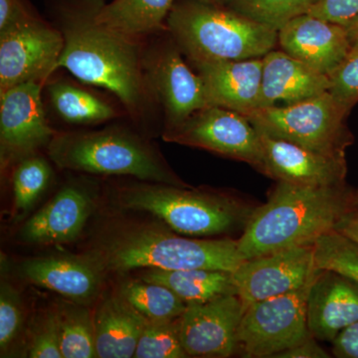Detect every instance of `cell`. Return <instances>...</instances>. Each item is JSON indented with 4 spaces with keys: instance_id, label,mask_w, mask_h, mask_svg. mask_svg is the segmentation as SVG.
Listing matches in <instances>:
<instances>
[{
    "instance_id": "1",
    "label": "cell",
    "mask_w": 358,
    "mask_h": 358,
    "mask_svg": "<svg viewBox=\"0 0 358 358\" xmlns=\"http://www.w3.org/2000/svg\"><path fill=\"white\" fill-rule=\"evenodd\" d=\"M101 2L75 0L61 9L57 27L65 45L58 69L112 92L129 115L141 119L155 102L145 79L143 44L99 22Z\"/></svg>"
},
{
    "instance_id": "2",
    "label": "cell",
    "mask_w": 358,
    "mask_h": 358,
    "mask_svg": "<svg viewBox=\"0 0 358 358\" xmlns=\"http://www.w3.org/2000/svg\"><path fill=\"white\" fill-rule=\"evenodd\" d=\"M357 203V192L346 183L313 186L278 181L268 201L250 216L243 234L237 240L238 252L246 261L313 245L336 230Z\"/></svg>"
},
{
    "instance_id": "3",
    "label": "cell",
    "mask_w": 358,
    "mask_h": 358,
    "mask_svg": "<svg viewBox=\"0 0 358 358\" xmlns=\"http://www.w3.org/2000/svg\"><path fill=\"white\" fill-rule=\"evenodd\" d=\"M91 259L96 267L114 272L148 267L210 268L233 273L244 262L238 252L237 240H192L148 227L117 233Z\"/></svg>"
},
{
    "instance_id": "4",
    "label": "cell",
    "mask_w": 358,
    "mask_h": 358,
    "mask_svg": "<svg viewBox=\"0 0 358 358\" xmlns=\"http://www.w3.org/2000/svg\"><path fill=\"white\" fill-rule=\"evenodd\" d=\"M166 21L171 39L192 62L262 58L278 44L272 28L205 4L174 7Z\"/></svg>"
},
{
    "instance_id": "5",
    "label": "cell",
    "mask_w": 358,
    "mask_h": 358,
    "mask_svg": "<svg viewBox=\"0 0 358 358\" xmlns=\"http://www.w3.org/2000/svg\"><path fill=\"white\" fill-rule=\"evenodd\" d=\"M49 155L59 167L96 174L131 176L183 186L145 141L119 129L55 136Z\"/></svg>"
},
{
    "instance_id": "6",
    "label": "cell",
    "mask_w": 358,
    "mask_h": 358,
    "mask_svg": "<svg viewBox=\"0 0 358 358\" xmlns=\"http://www.w3.org/2000/svg\"><path fill=\"white\" fill-rule=\"evenodd\" d=\"M120 199L127 208L154 214L176 232L190 236L245 227L255 209L236 199L162 183L128 188Z\"/></svg>"
},
{
    "instance_id": "7",
    "label": "cell",
    "mask_w": 358,
    "mask_h": 358,
    "mask_svg": "<svg viewBox=\"0 0 358 358\" xmlns=\"http://www.w3.org/2000/svg\"><path fill=\"white\" fill-rule=\"evenodd\" d=\"M348 110L329 92L286 107L264 108L246 115L259 133L313 152L345 157L352 134L345 126Z\"/></svg>"
},
{
    "instance_id": "8",
    "label": "cell",
    "mask_w": 358,
    "mask_h": 358,
    "mask_svg": "<svg viewBox=\"0 0 358 358\" xmlns=\"http://www.w3.org/2000/svg\"><path fill=\"white\" fill-rule=\"evenodd\" d=\"M313 280L291 293L246 306L237 336V350L244 357L275 358L313 338L307 315Z\"/></svg>"
},
{
    "instance_id": "9",
    "label": "cell",
    "mask_w": 358,
    "mask_h": 358,
    "mask_svg": "<svg viewBox=\"0 0 358 358\" xmlns=\"http://www.w3.org/2000/svg\"><path fill=\"white\" fill-rule=\"evenodd\" d=\"M64 45L58 27L31 15L0 32V93L29 82L45 84L58 69Z\"/></svg>"
},
{
    "instance_id": "10",
    "label": "cell",
    "mask_w": 358,
    "mask_h": 358,
    "mask_svg": "<svg viewBox=\"0 0 358 358\" xmlns=\"http://www.w3.org/2000/svg\"><path fill=\"white\" fill-rule=\"evenodd\" d=\"M164 140L204 148L247 162L260 169L262 145L258 129L246 115L209 106L197 110L176 128L164 131Z\"/></svg>"
},
{
    "instance_id": "11",
    "label": "cell",
    "mask_w": 358,
    "mask_h": 358,
    "mask_svg": "<svg viewBox=\"0 0 358 358\" xmlns=\"http://www.w3.org/2000/svg\"><path fill=\"white\" fill-rule=\"evenodd\" d=\"M180 53L171 39L147 49L143 55L145 79L155 102L164 110L166 131L210 106L201 78L190 69Z\"/></svg>"
},
{
    "instance_id": "12",
    "label": "cell",
    "mask_w": 358,
    "mask_h": 358,
    "mask_svg": "<svg viewBox=\"0 0 358 358\" xmlns=\"http://www.w3.org/2000/svg\"><path fill=\"white\" fill-rule=\"evenodd\" d=\"M44 84L29 82L0 93V155L2 166L33 155L55 136L42 102Z\"/></svg>"
},
{
    "instance_id": "13",
    "label": "cell",
    "mask_w": 358,
    "mask_h": 358,
    "mask_svg": "<svg viewBox=\"0 0 358 358\" xmlns=\"http://www.w3.org/2000/svg\"><path fill=\"white\" fill-rule=\"evenodd\" d=\"M317 271L315 247L308 245L244 261L233 277L238 296L248 306L303 288Z\"/></svg>"
},
{
    "instance_id": "14",
    "label": "cell",
    "mask_w": 358,
    "mask_h": 358,
    "mask_svg": "<svg viewBox=\"0 0 358 358\" xmlns=\"http://www.w3.org/2000/svg\"><path fill=\"white\" fill-rule=\"evenodd\" d=\"M245 310L246 305L238 294L187 305L180 319L181 341L187 357L234 355Z\"/></svg>"
},
{
    "instance_id": "15",
    "label": "cell",
    "mask_w": 358,
    "mask_h": 358,
    "mask_svg": "<svg viewBox=\"0 0 358 358\" xmlns=\"http://www.w3.org/2000/svg\"><path fill=\"white\" fill-rule=\"evenodd\" d=\"M262 166L268 178L292 185L329 186L345 183V157L313 152L260 133Z\"/></svg>"
},
{
    "instance_id": "16",
    "label": "cell",
    "mask_w": 358,
    "mask_h": 358,
    "mask_svg": "<svg viewBox=\"0 0 358 358\" xmlns=\"http://www.w3.org/2000/svg\"><path fill=\"white\" fill-rule=\"evenodd\" d=\"M278 43L292 57L329 77L352 47L345 26L308 13L282 26L278 31Z\"/></svg>"
},
{
    "instance_id": "17",
    "label": "cell",
    "mask_w": 358,
    "mask_h": 358,
    "mask_svg": "<svg viewBox=\"0 0 358 358\" xmlns=\"http://www.w3.org/2000/svg\"><path fill=\"white\" fill-rule=\"evenodd\" d=\"M307 315L313 338L333 343L343 329L358 322V282L319 268L308 292Z\"/></svg>"
},
{
    "instance_id": "18",
    "label": "cell",
    "mask_w": 358,
    "mask_h": 358,
    "mask_svg": "<svg viewBox=\"0 0 358 358\" xmlns=\"http://www.w3.org/2000/svg\"><path fill=\"white\" fill-rule=\"evenodd\" d=\"M210 106L244 115L259 109L263 57L240 61H193Z\"/></svg>"
},
{
    "instance_id": "19",
    "label": "cell",
    "mask_w": 358,
    "mask_h": 358,
    "mask_svg": "<svg viewBox=\"0 0 358 358\" xmlns=\"http://www.w3.org/2000/svg\"><path fill=\"white\" fill-rule=\"evenodd\" d=\"M329 78L284 51L263 57L259 109L286 107L329 92Z\"/></svg>"
},
{
    "instance_id": "20",
    "label": "cell",
    "mask_w": 358,
    "mask_h": 358,
    "mask_svg": "<svg viewBox=\"0 0 358 358\" xmlns=\"http://www.w3.org/2000/svg\"><path fill=\"white\" fill-rule=\"evenodd\" d=\"M91 211L88 195L68 186L26 222L23 237L42 244L72 241L83 230Z\"/></svg>"
},
{
    "instance_id": "21",
    "label": "cell",
    "mask_w": 358,
    "mask_h": 358,
    "mask_svg": "<svg viewBox=\"0 0 358 358\" xmlns=\"http://www.w3.org/2000/svg\"><path fill=\"white\" fill-rule=\"evenodd\" d=\"M23 273L33 284L77 303L92 300L100 289V271L90 260L53 257L35 259L24 264Z\"/></svg>"
},
{
    "instance_id": "22",
    "label": "cell",
    "mask_w": 358,
    "mask_h": 358,
    "mask_svg": "<svg viewBox=\"0 0 358 358\" xmlns=\"http://www.w3.org/2000/svg\"><path fill=\"white\" fill-rule=\"evenodd\" d=\"M148 322L122 296L103 301L94 320L96 357H134Z\"/></svg>"
},
{
    "instance_id": "23",
    "label": "cell",
    "mask_w": 358,
    "mask_h": 358,
    "mask_svg": "<svg viewBox=\"0 0 358 358\" xmlns=\"http://www.w3.org/2000/svg\"><path fill=\"white\" fill-rule=\"evenodd\" d=\"M174 0H114L101 2L96 20L120 34L136 40L166 30Z\"/></svg>"
},
{
    "instance_id": "24",
    "label": "cell",
    "mask_w": 358,
    "mask_h": 358,
    "mask_svg": "<svg viewBox=\"0 0 358 358\" xmlns=\"http://www.w3.org/2000/svg\"><path fill=\"white\" fill-rule=\"evenodd\" d=\"M143 281L171 289L186 305L206 303L221 296L238 294L232 272L210 268L162 270L154 268Z\"/></svg>"
},
{
    "instance_id": "25",
    "label": "cell",
    "mask_w": 358,
    "mask_h": 358,
    "mask_svg": "<svg viewBox=\"0 0 358 358\" xmlns=\"http://www.w3.org/2000/svg\"><path fill=\"white\" fill-rule=\"evenodd\" d=\"M48 95L56 114L68 124H98L117 117V110L100 96L68 82L48 86Z\"/></svg>"
},
{
    "instance_id": "26",
    "label": "cell",
    "mask_w": 358,
    "mask_h": 358,
    "mask_svg": "<svg viewBox=\"0 0 358 358\" xmlns=\"http://www.w3.org/2000/svg\"><path fill=\"white\" fill-rule=\"evenodd\" d=\"M122 296L150 322H169L182 317L187 305L162 285L131 282L124 285Z\"/></svg>"
},
{
    "instance_id": "27",
    "label": "cell",
    "mask_w": 358,
    "mask_h": 358,
    "mask_svg": "<svg viewBox=\"0 0 358 358\" xmlns=\"http://www.w3.org/2000/svg\"><path fill=\"white\" fill-rule=\"evenodd\" d=\"M57 315L63 357H96L95 324L89 313L84 308L68 307Z\"/></svg>"
},
{
    "instance_id": "28",
    "label": "cell",
    "mask_w": 358,
    "mask_h": 358,
    "mask_svg": "<svg viewBox=\"0 0 358 358\" xmlns=\"http://www.w3.org/2000/svg\"><path fill=\"white\" fill-rule=\"evenodd\" d=\"M235 13L279 31L289 20L308 13L320 0H225Z\"/></svg>"
},
{
    "instance_id": "29",
    "label": "cell",
    "mask_w": 358,
    "mask_h": 358,
    "mask_svg": "<svg viewBox=\"0 0 358 358\" xmlns=\"http://www.w3.org/2000/svg\"><path fill=\"white\" fill-rule=\"evenodd\" d=\"M315 260L320 270H331L358 282V243L336 230L315 244Z\"/></svg>"
},
{
    "instance_id": "30",
    "label": "cell",
    "mask_w": 358,
    "mask_h": 358,
    "mask_svg": "<svg viewBox=\"0 0 358 358\" xmlns=\"http://www.w3.org/2000/svg\"><path fill=\"white\" fill-rule=\"evenodd\" d=\"M180 319L148 322L136 345V358H182L187 357L181 341Z\"/></svg>"
},
{
    "instance_id": "31",
    "label": "cell",
    "mask_w": 358,
    "mask_h": 358,
    "mask_svg": "<svg viewBox=\"0 0 358 358\" xmlns=\"http://www.w3.org/2000/svg\"><path fill=\"white\" fill-rule=\"evenodd\" d=\"M51 167L42 157L30 155L20 160L13 174V192L16 206L27 209L46 189L51 178Z\"/></svg>"
},
{
    "instance_id": "32",
    "label": "cell",
    "mask_w": 358,
    "mask_h": 358,
    "mask_svg": "<svg viewBox=\"0 0 358 358\" xmlns=\"http://www.w3.org/2000/svg\"><path fill=\"white\" fill-rule=\"evenodd\" d=\"M329 78V93L350 112L358 102V44L352 45L345 60Z\"/></svg>"
},
{
    "instance_id": "33",
    "label": "cell",
    "mask_w": 358,
    "mask_h": 358,
    "mask_svg": "<svg viewBox=\"0 0 358 358\" xmlns=\"http://www.w3.org/2000/svg\"><path fill=\"white\" fill-rule=\"evenodd\" d=\"M22 324V308L17 294L11 287L2 284L0 294V348L2 353L17 338Z\"/></svg>"
},
{
    "instance_id": "34",
    "label": "cell",
    "mask_w": 358,
    "mask_h": 358,
    "mask_svg": "<svg viewBox=\"0 0 358 358\" xmlns=\"http://www.w3.org/2000/svg\"><path fill=\"white\" fill-rule=\"evenodd\" d=\"M28 357L31 358H63L57 313H52L33 338Z\"/></svg>"
},
{
    "instance_id": "35",
    "label": "cell",
    "mask_w": 358,
    "mask_h": 358,
    "mask_svg": "<svg viewBox=\"0 0 358 358\" xmlns=\"http://www.w3.org/2000/svg\"><path fill=\"white\" fill-rule=\"evenodd\" d=\"M308 14L346 27L358 17V0H320Z\"/></svg>"
},
{
    "instance_id": "36",
    "label": "cell",
    "mask_w": 358,
    "mask_h": 358,
    "mask_svg": "<svg viewBox=\"0 0 358 358\" xmlns=\"http://www.w3.org/2000/svg\"><path fill=\"white\" fill-rule=\"evenodd\" d=\"M333 355L338 358H358V322L334 338Z\"/></svg>"
},
{
    "instance_id": "37",
    "label": "cell",
    "mask_w": 358,
    "mask_h": 358,
    "mask_svg": "<svg viewBox=\"0 0 358 358\" xmlns=\"http://www.w3.org/2000/svg\"><path fill=\"white\" fill-rule=\"evenodd\" d=\"M28 15L20 0H0V32L17 24Z\"/></svg>"
},
{
    "instance_id": "38",
    "label": "cell",
    "mask_w": 358,
    "mask_h": 358,
    "mask_svg": "<svg viewBox=\"0 0 358 358\" xmlns=\"http://www.w3.org/2000/svg\"><path fill=\"white\" fill-rule=\"evenodd\" d=\"M329 355L317 343V339L313 338H308L303 341L300 345L294 346L288 350H285L279 355H275V358H329Z\"/></svg>"
},
{
    "instance_id": "39",
    "label": "cell",
    "mask_w": 358,
    "mask_h": 358,
    "mask_svg": "<svg viewBox=\"0 0 358 358\" xmlns=\"http://www.w3.org/2000/svg\"><path fill=\"white\" fill-rule=\"evenodd\" d=\"M336 230L358 243V207L346 214L336 226Z\"/></svg>"
},
{
    "instance_id": "40",
    "label": "cell",
    "mask_w": 358,
    "mask_h": 358,
    "mask_svg": "<svg viewBox=\"0 0 358 358\" xmlns=\"http://www.w3.org/2000/svg\"><path fill=\"white\" fill-rule=\"evenodd\" d=\"M346 29L352 44H358V17L355 18L350 25L346 26Z\"/></svg>"
},
{
    "instance_id": "41",
    "label": "cell",
    "mask_w": 358,
    "mask_h": 358,
    "mask_svg": "<svg viewBox=\"0 0 358 358\" xmlns=\"http://www.w3.org/2000/svg\"><path fill=\"white\" fill-rule=\"evenodd\" d=\"M357 206L358 207V192H357Z\"/></svg>"
}]
</instances>
